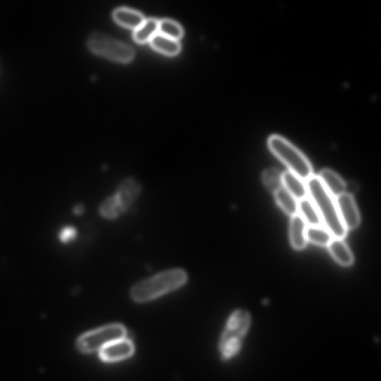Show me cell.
<instances>
[{
    "mask_svg": "<svg viewBox=\"0 0 381 381\" xmlns=\"http://www.w3.org/2000/svg\"><path fill=\"white\" fill-rule=\"evenodd\" d=\"M84 211H85V208L82 205H78L74 208V213L77 215L81 214L82 213L84 212Z\"/></svg>",
    "mask_w": 381,
    "mask_h": 381,
    "instance_id": "cb8c5ba5",
    "label": "cell"
},
{
    "mask_svg": "<svg viewBox=\"0 0 381 381\" xmlns=\"http://www.w3.org/2000/svg\"><path fill=\"white\" fill-rule=\"evenodd\" d=\"M262 181L266 189L273 193L283 187L282 174L275 169L265 170L262 173Z\"/></svg>",
    "mask_w": 381,
    "mask_h": 381,
    "instance_id": "44dd1931",
    "label": "cell"
},
{
    "mask_svg": "<svg viewBox=\"0 0 381 381\" xmlns=\"http://www.w3.org/2000/svg\"><path fill=\"white\" fill-rule=\"evenodd\" d=\"M251 323V314L246 311L237 310L231 315L221 339L220 350L223 359H229L239 352Z\"/></svg>",
    "mask_w": 381,
    "mask_h": 381,
    "instance_id": "277c9868",
    "label": "cell"
},
{
    "mask_svg": "<svg viewBox=\"0 0 381 381\" xmlns=\"http://www.w3.org/2000/svg\"><path fill=\"white\" fill-rule=\"evenodd\" d=\"M151 46L169 56L177 55L180 51V44L178 40L171 38L158 33L151 40Z\"/></svg>",
    "mask_w": 381,
    "mask_h": 381,
    "instance_id": "2e32d148",
    "label": "cell"
},
{
    "mask_svg": "<svg viewBox=\"0 0 381 381\" xmlns=\"http://www.w3.org/2000/svg\"><path fill=\"white\" fill-rule=\"evenodd\" d=\"M358 190V185L355 183L346 184V193L353 195Z\"/></svg>",
    "mask_w": 381,
    "mask_h": 381,
    "instance_id": "603a6c76",
    "label": "cell"
},
{
    "mask_svg": "<svg viewBox=\"0 0 381 381\" xmlns=\"http://www.w3.org/2000/svg\"><path fill=\"white\" fill-rule=\"evenodd\" d=\"M159 20L155 18H146L135 31L133 38L138 43H145L158 33Z\"/></svg>",
    "mask_w": 381,
    "mask_h": 381,
    "instance_id": "e0dca14e",
    "label": "cell"
},
{
    "mask_svg": "<svg viewBox=\"0 0 381 381\" xmlns=\"http://www.w3.org/2000/svg\"><path fill=\"white\" fill-rule=\"evenodd\" d=\"M283 187L300 201L307 197L306 183L295 174L288 171L282 173Z\"/></svg>",
    "mask_w": 381,
    "mask_h": 381,
    "instance_id": "4fadbf2b",
    "label": "cell"
},
{
    "mask_svg": "<svg viewBox=\"0 0 381 381\" xmlns=\"http://www.w3.org/2000/svg\"><path fill=\"white\" fill-rule=\"evenodd\" d=\"M187 281L188 275L182 269L163 271L136 284L132 287L130 296L136 303H147L179 289Z\"/></svg>",
    "mask_w": 381,
    "mask_h": 381,
    "instance_id": "7a4b0ae2",
    "label": "cell"
},
{
    "mask_svg": "<svg viewBox=\"0 0 381 381\" xmlns=\"http://www.w3.org/2000/svg\"><path fill=\"white\" fill-rule=\"evenodd\" d=\"M336 203L339 217L346 230L356 229L360 217L353 195L344 193L336 198Z\"/></svg>",
    "mask_w": 381,
    "mask_h": 381,
    "instance_id": "52a82bcc",
    "label": "cell"
},
{
    "mask_svg": "<svg viewBox=\"0 0 381 381\" xmlns=\"http://www.w3.org/2000/svg\"><path fill=\"white\" fill-rule=\"evenodd\" d=\"M126 329L121 325H110L81 336L77 346L82 353H94L112 342L126 338Z\"/></svg>",
    "mask_w": 381,
    "mask_h": 381,
    "instance_id": "8992f818",
    "label": "cell"
},
{
    "mask_svg": "<svg viewBox=\"0 0 381 381\" xmlns=\"http://www.w3.org/2000/svg\"><path fill=\"white\" fill-rule=\"evenodd\" d=\"M306 185L309 198L320 214L324 228L333 238L344 239L347 230L339 217L336 198L325 189L318 176L313 175L306 181Z\"/></svg>",
    "mask_w": 381,
    "mask_h": 381,
    "instance_id": "6da1fadb",
    "label": "cell"
},
{
    "mask_svg": "<svg viewBox=\"0 0 381 381\" xmlns=\"http://www.w3.org/2000/svg\"><path fill=\"white\" fill-rule=\"evenodd\" d=\"M141 192V185L135 179L123 180L113 196L121 212H127L138 198Z\"/></svg>",
    "mask_w": 381,
    "mask_h": 381,
    "instance_id": "ba28073f",
    "label": "cell"
},
{
    "mask_svg": "<svg viewBox=\"0 0 381 381\" xmlns=\"http://www.w3.org/2000/svg\"><path fill=\"white\" fill-rule=\"evenodd\" d=\"M158 33L178 40L183 35V29L180 24L175 20L166 18L159 20Z\"/></svg>",
    "mask_w": 381,
    "mask_h": 381,
    "instance_id": "ffe728a7",
    "label": "cell"
},
{
    "mask_svg": "<svg viewBox=\"0 0 381 381\" xmlns=\"http://www.w3.org/2000/svg\"><path fill=\"white\" fill-rule=\"evenodd\" d=\"M135 353V346L126 338L112 342L99 351L100 357L106 362H116L130 357Z\"/></svg>",
    "mask_w": 381,
    "mask_h": 381,
    "instance_id": "9c48e42d",
    "label": "cell"
},
{
    "mask_svg": "<svg viewBox=\"0 0 381 381\" xmlns=\"http://www.w3.org/2000/svg\"><path fill=\"white\" fill-rule=\"evenodd\" d=\"M335 260L343 266H351L354 262V255L343 239L333 238L328 245Z\"/></svg>",
    "mask_w": 381,
    "mask_h": 381,
    "instance_id": "5bb4252c",
    "label": "cell"
},
{
    "mask_svg": "<svg viewBox=\"0 0 381 381\" xmlns=\"http://www.w3.org/2000/svg\"><path fill=\"white\" fill-rule=\"evenodd\" d=\"M269 146L274 155L296 176L304 181L313 176L312 164L289 141L282 137L273 135L269 139Z\"/></svg>",
    "mask_w": 381,
    "mask_h": 381,
    "instance_id": "3957f363",
    "label": "cell"
},
{
    "mask_svg": "<svg viewBox=\"0 0 381 381\" xmlns=\"http://www.w3.org/2000/svg\"><path fill=\"white\" fill-rule=\"evenodd\" d=\"M76 230L71 226H67L63 230L61 231L60 234V239L62 242H69L71 240H74L76 238Z\"/></svg>",
    "mask_w": 381,
    "mask_h": 381,
    "instance_id": "7402d4cb",
    "label": "cell"
},
{
    "mask_svg": "<svg viewBox=\"0 0 381 381\" xmlns=\"http://www.w3.org/2000/svg\"><path fill=\"white\" fill-rule=\"evenodd\" d=\"M298 214L307 226H321L323 224L314 204L307 197L298 202Z\"/></svg>",
    "mask_w": 381,
    "mask_h": 381,
    "instance_id": "9a60e30c",
    "label": "cell"
},
{
    "mask_svg": "<svg viewBox=\"0 0 381 381\" xmlns=\"http://www.w3.org/2000/svg\"><path fill=\"white\" fill-rule=\"evenodd\" d=\"M87 46L94 53L117 61L128 62L135 57L130 45L102 33H92Z\"/></svg>",
    "mask_w": 381,
    "mask_h": 381,
    "instance_id": "5b68a950",
    "label": "cell"
},
{
    "mask_svg": "<svg viewBox=\"0 0 381 381\" xmlns=\"http://www.w3.org/2000/svg\"><path fill=\"white\" fill-rule=\"evenodd\" d=\"M325 189L337 198L346 193V183L341 177L330 169L323 170L318 176Z\"/></svg>",
    "mask_w": 381,
    "mask_h": 381,
    "instance_id": "7c38bea8",
    "label": "cell"
},
{
    "mask_svg": "<svg viewBox=\"0 0 381 381\" xmlns=\"http://www.w3.org/2000/svg\"><path fill=\"white\" fill-rule=\"evenodd\" d=\"M275 198L282 210L291 217L298 214V201L284 187L274 193Z\"/></svg>",
    "mask_w": 381,
    "mask_h": 381,
    "instance_id": "ac0fdd59",
    "label": "cell"
},
{
    "mask_svg": "<svg viewBox=\"0 0 381 381\" xmlns=\"http://www.w3.org/2000/svg\"><path fill=\"white\" fill-rule=\"evenodd\" d=\"M113 18L121 25L136 29L145 19V17L137 10L128 8L119 7L112 13Z\"/></svg>",
    "mask_w": 381,
    "mask_h": 381,
    "instance_id": "8fae6325",
    "label": "cell"
},
{
    "mask_svg": "<svg viewBox=\"0 0 381 381\" xmlns=\"http://www.w3.org/2000/svg\"><path fill=\"white\" fill-rule=\"evenodd\" d=\"M307 241L314 244L328 246L333 239V236L323 226H307Z\"/></svg>",
    "mask_w": 381,
    "mask_h": 381,
    "instance_id": "d6986e66",
    "label": "cell"
},
{
    "mask_svg": "<svg viewBox=\"0 0 381 381\" xmlns=\"http://www.w3.org/2000/svg\"><path fill=\"white\" fill-rule=\"evenodd\" d=\"M307 226L298 214L293 216L290 224V239L294 248L297 251L303 250L307 244Z\"/></svg>",
    "mask_w": 381,
    "mask_h": 381,
    "instance_id": "30bf717a",
    "label": "cell"
}]
</instances>
